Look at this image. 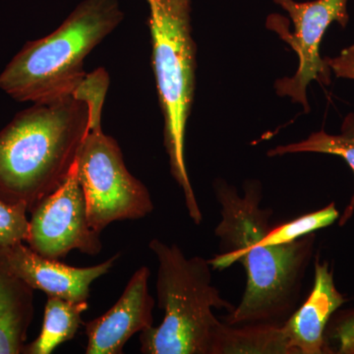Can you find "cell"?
Wrapping results in <instances>:
<instances>
[{
    "label": "cell",
    "instance_id": "obj_1",
    "mask_svg": "<svg viewBox=\"0 0 354 354\" xmlns=\"http://www.w3.org/2000/svg\"><path fill=\"white\" fill-rule=\"evenodd\" d=\"M221 221L215 234L221 253L209 260L216 270L239 261L247 272L241 304L225 317L227 325L283 324L297 309L307 268L314 253L316 234L290 243L268 245L261 239L272 227V209L262 207V184L247 180L243 195L223 179L214 183Z\"/></svg>",
    "mask_w": 354,
    "mask_h": 354
},
{
    "label": "cell",
    "instance_id": "obj_2",
    "mask_svg": "<svg viewBox=\"0 0 354 354\" xmlns=\"http://www.w3.org/2000/svg\"><path fill=\"white\" fill-rule=\"evenodd\" d=\"M91 128L77 93L35 102L0 130V200L28 213L68 179Z\"/></svg>",
    "mask_w": 354,
    "mask_h": 354
},
{
    "label": "cell",
    "instance_id": "obj_3",
    "mask_svg": "<svg viewBox=\"0 0 354 354\" xmlns=\"http://www.w3.org/2000/svg\"><path fill=\"white\" fill-rule=\"evenodd\" d=\"M123 17L118 0H84L55 32L25 44L0 73V91L31 104L73 94L84 60Z\"/></svg>",
    "mask_w": 354,
    "mask_h": 354
},
{
    "label": "cell",
    "instance_id": "obj_4",
    "mask_svg": "<svg viewBox=\"0 0 354 354\" xmlns=\"http://www.w3.org/2000/svg\"><path fill=\"white\" fill-rule=\"evenodd\" d=\"M158 263V304L164 310L158 327L140 333L144 354H212L221 321L214 309L228 313L234 305L221 297L212 283L209 260L187 258L176 244L155 239L149 243Z\"/></svg>",
    "mask_w": 354,
    "mask_h": 354
},
{
    "label": "cell",
    "instance_id": "obj_5",
    "mask_svg": "<svg viewBox=\"0 0 354 354\" xmlns=\"http://www.w3.org/2000/svg\"><path fill=\"white\" fill-rule=\"evenodd\" d=\"M152 66L164 115V142L172 176L183 190L188 214L203 220L185 164V132L196 86L197 46L191 27L192 0H146Z\"/></svg>",
    "mask_w": 354,
    "mask_h": 354
},
{
    "label": "cell",
    "instance_id": "obj_6",
    "mask_svg": "<svg viewBox=\"0 0 354 354\" xmlns=\"http://www.w3.org/2000/svg\"><path fill=\"white\" fill-rule=\"evenodd\" d=\"M77 176L87 202L88 221L97 232L114 221L139 220L150 215V191L128 171L113 137L92 123L76 162Z\"/></svg>",
    "mask_w": 354,
    "mask_h": 354
},
{
    "label": "cell",
    "instance_id": "obj_7",
    "mask_svg": "<svg viewBox=\"0 0 354 354\" xmlns=\"http://www.w3.org/2000/svg\"><path fill=\"white\" fill-rule=\"evenodd\" d=\"M290 14L295 32L290 34L285 20L279 15H271L267 27L278 32L279 37L297 53L299 64L292 77L279 79L274 83L277 94L290 97L304 106L309 113L307 88L313 81L329 85L332 71L320 55V44L324 35L332 23L337 22L342 28L348 25V0H314L297 2L295 0H274Z\"/></svg>",
    "mask_w": 354,
    "mask_h": 354
},
{
    "label": "cell",
    "instance_id": "obj_8",
    "mask_svg": "<svg viewBox=\"0 0 354 354\" xmlns=\"http://www.w3.org/2000/svg\"><path fill=\"white\" fill-rule=\"evenodd\" d=\"M27 244L39 255L64 259L71 251L88 256L102 252L101 234L91 225L87 202L76 165L66 181L30 212Z\"/></svg>",
    "mask_w": 354,
    "mask_h": 354
},
{
    "label": "cell",
    "instance_id": "obj_9",
    "mask_svg": "<svg viewBox=\"0 0 354 354\" xmlns=\"http://www.w3.org/2000/svg\"><path fill=\"white\" fill-rule=\"evenodd\" d=\"M150 277L148 267L139 268L116 304L102 316L85 324L86 353H123L133 335L152 327L156 301L149 292Z\"/></svg>",
    "mask_w": 354,
    "mask_h": 354
},
{
    "label": "cell",
    "instance_id": "obj_10",
    "mask_svg": "<svg viewBox=\"0 0 354 354\" xmlns=\"http://www.w3.org/2000/svg\"><path fill=\"white\" fill-rule=\"evenodd\" d=\"M9 268L26 283L46 295L70 301H88L91 286L108 274L120 254L91 267L77 268L39 255L23 242L0 248Z\"/></svg>",
    "mask_w": 354,
    "mask_h": 354
},
{
    "label": "cell",
    "instance_id": "obj_11",
    "mask_svg": "<svg viewBox=\"0 0 354 354\" xmlns=\"http://www.w3.org/2000/svg\"><path fill=\"white\" fill-rule=\"evenodd\" d=\"M346 297L335 286L334 274L327 262L315 263V278L308 298L281 324L283 337L291 354L327 353L325 329L335 310Z\"/></svg>",
    "mask_w": 354,
    "mask_h": 354
},
{
    "label": "cell",
    "instance_id": "obj_12",
    "mask_svg": "<svg viewBox=\"0 0 354 354\" xmlns=\"http://www.w3.org/2000/svg\"><path fill=\"white\" fill-rule=\"evenodd\" d=\"M34 292L0 252V354L23 353L34 319Z\"/></svg>",
    "mask_w": 354,
    "mask_h": 354
},
{
    "label": "cell",
    "instance_id": "obj_13",
    "mask_svg": "<svg viewBox=\"0 0 354 354\" xmlns=\"http://www.w3.org/2000/svg\"><path fill=\"white\" fill-rule=\"evenodd\" d=\"M291 354L281 324H221L212 354Z\"/></svg>",
    "mask_w": 354,
    "mask_h": 354
},
{
    "label": "cell",
    "instance_id": "obj_14",
    "mask_svg": "<svg viewBox=\"0 0 354 354\" xmlns=\"http://www.w3.org/2000/svg\"><path fill=\"white\" fill-rule=\"evenodd\" d=\"M88 308V301H70L48 295L41 334L26 344L23 353L50 354L60 344L71 341L80 329L82 314Z\"/></svg>",
    "mask_w": 354,
    "mask_h": 354
},
{
    "label": "cell",
    "instance_id": "obj_15",
    "mask_svg": "<svg viewBox=\"0 0 354 354\" xmlns=\"http://www.w3.org/2000/svg\"><path fill=\"white\" fill-rule=\"evenodd\" d=\"M298 153H329L339 156L346 160L354 174V113H351L342 122L341 134L330 135L321 131L312 133L308 138L298 143L278 146L268 152L269 157ZM354 212V193L348 206L341 216L339 225H344L351 218Z\"/></svg>",
    "mask_w": 354,
    "mask_h": 354
},
{
    "label": "cell",
    "instance_id": "obj_16",
    "mask_svg": "<svg viewBox=\"0 0 354 354\" xmlns=\"http://www.w3.org/2000/svg\"><path fill=\"white\" fill-rule=\"evenodd\" d=\"M339 214L335 203H330L325 208L298 216L295 220L272 225L261 241L268 245L290 243L305 235L314 234L316 230L329 227L339 218Z\"/></svg>",
    "mask_w": 354,
    "mask_h": 354
},
{
    "label": "cell",
    "instance_id": "obj_17",
    "mask_svg": "<svg viewBox=\"0 0 354 354\" xmlns=\"http://www.w3.org/2000/svg\"><path fill=\"white\" fill-rule=\"evenodd\" d=\"M27 214L24 207L0 200V248L27 241L30 225Z\"/></svg>",
    "mask_w": 354,
    "mask_h": 354
},
{
    "label": "cell",
    "instance_id": "obj_18",
    "mask_svg": "<svg viewBox=\"0 0 354 354\" xmlns=\"http://www.w3.org/2000/svg\"><path fill=\"white\" fill-rule=\"evenodd\" d=\"M324 59L335 77L354 80V44L342 50L337 57Z\"/></svg>",
    "mask_w": 354,
    "mask_h": 354
}]
</instances>
